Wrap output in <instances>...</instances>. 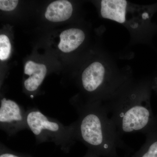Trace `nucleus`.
<instances>
[{"label":"nucleus","mask_w":157,"mask_h":157,"mask_svg":"<svg viewBox=\"0 0 157 157\" xmlns=\"http://www.w3.org/2000/svg\"><path fill=\"white\" fill-rule=\"evenodd\" d=\"M78 114L74 122L77 140L99 156H117V149L126 145L105 105L99 101L73 104Z\"/></svg>","instance_id":"nucleus-1"},{"label":"nucleus","mask_w":157,"mask_h":157,"mask_svg":"<svg viewBox=\"0 0 157 157\" xmlns=\"http://www.w3.org/2000/svg\"><path fill=\"white\" fill-rule=\"evenodd\" d=\"M147 96L132 94L105 105L120 135L157 131V117Z\"/></svg>","instance_id":"nucleus-2"},{"label":"nucleus","mask_w":157,"mask_h":157,"mask_svg":"<svg viewBox=\"0 0 157 157\" xmlns=\"http://www.w3.org/2000/svg\"><path fill=\"white\" fill-rule=\"evenodd\" d=\"M26 110L28 128L35 136L37 144L52 142L64 152H70L77 140L74 122L65 125L36 107H29Z\"/></svg>","instance_id":"nucleus-3"},{"label":"nucleus","mask_w":157,"mask_h":157,"mask_svg":"<svg viewBox=\"0 0 157 157\" xmlns=\"http://www.w3.org/2000/svg\"><path fill=\"white\" fill-rule=\"evenodd\" d=\"M24 107L10 99L3 98L0 105V128L9 137L28 129Z\"/></svg>","instance_id":"nucleus-4"},{"label":"nucleus","mask_w":157,"mask_h":157,"mask_svg":"<svg viewBox=\"0 0 157 157\" xmlns=\"http://www.w3.org/2000/svg\"><path fill=\"white\" fill-rule=\"evenodd\" d=\"M105 70L99 62H94L86 68L82 73V84L88 93H94L104 83Z\"/></svg>","instance_id":"nucleus-5"},{"label":"nucleus","mask_w":157,"mask_h":157,"mask_svg":"<svg viewBox=\"0 0 157 157\" xmlns=\"http://www.w3.org/2000/svg\"><path fill=\"white\" fill-rule=\"evenodd\" d=\"M25 74L29 77L24 82V86L27 91L33 93L38 89L43 82L47 73L45 65L29 61L25 67Z\"/></svg>","instance_id":"nucleus-6"},{"label":"nucleus","mask_w":157,"mask_h":157,"mask_svg":"<svg viewBox=\"0 0 157 157\" xmlns=\"http://www.w3.org/2000/svg\"><path fill=\"white\" fill-rule=\"evenodd\" d=\"M127 5L125 0H102L101 15L104 18L123 23L125 21Z\"/></svg>","instance_id":"nucleus-7"},{"label":"nucleus","mask_w":157,"mask_h":157,"mask_svg":"<svg viewBox=\"0 0 157 157\" xmlns=\"http://www.w3.org/2000/svg\"><path fill=\"white\" fill-rule=\"evenodd\" d=\"M73 12V6L69 1L60 0L51 3L45 13L46 19L52 22L65 21L70 18Z\"/></svg>","instance_id":"nucleus-8"},{"label":"nucleus","mask_w":157,"mask_h":157,"mask_svg":"<svg viewBox=\"0 0 157 157\" xmlns=\"http://www.w3.org/2000/svg\"><path fill=\"white\" fill-rule=\"evenodd\" d=\"M83 31L77 29H71L63 31L60 35L59 49L66 53L70 52L78 48L84 40Z\"/></svg>","instance_id":"nucleus-9"},{"label":"nucleus","mask_w":157,"mask_h":157,"mask_svg":"<svg viewBox=\"0 0 157 157\" xmlns=\"http://www.w3.org/2000/svg\"><path fill=\"white\" fill-rule=\"evenodd\" d=\"M143 146L134 157H157V131L146 135Z\"/></svg>","instance_id":"nucleus-10"},{"label":"nucleus","mask_w":157,"mask_h":157,"mask_svg":"<svg viewBox=\"0 0 157 157\" xmlns=\"http://www.w3.org/2000/svg\"><path fill=\"white\" fill-rule=\"evenodd\" d=\"M11 52V44L9 38L5 35L0 36V59L6 60L9 58Z\"/></svg>","instance_id":"nucleus-11"},{"label":"nucleus","mask_w":157,"mask_h":157,"mask_svg":"<svg viewBox=\"0 0 157 157\" xmlns=\"http://www.w3.org/2000/svg\"><path fill=\"white\" fill-rule=\"evenodd\" d=\"M0 157H33L30 155L17 152L11 150L1 142Z\"/></svg>","instance_id":"nucleus-12"},{"label":"nucleus","mask_w":157,"mask_h":157,"mask_svg":"<svg viewBox=\"0 0 157 157\" xmlns=\"http://www.w3.org/2000/svg\"><path fill=\"white\" fill-rule=\"evenodd\" d=\"M18 3L17 0H1L0 9L4 11H11L14 10Z\"/></svg>","instance_id":"nucleus-13"},{"label":"nucleus","mask_w":157,"mask_h":157,"mask_svg":"<svg viewBox=\"0 0 157 157\" xmlns=\"http://www.w3.org/2000/svg\"><path fill=\"white\" fill-rule=\"evenodd\" d=\"M83 157H100V156L92 151L88 149L86 154Z\"/></svg>","instance_id":"nucleus-14"}]
</instances>
